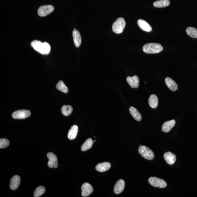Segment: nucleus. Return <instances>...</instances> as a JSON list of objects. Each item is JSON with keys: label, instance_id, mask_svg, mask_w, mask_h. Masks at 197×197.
Returning <instances> with one entry per match:
<instances>
[{"label": "nucleus", "instance_id": "obj_7", "mask_svg": "<svg viewBox=\"0 0 197 197\" xmlns=\"http://www.w3.org/2000/svg\"><path fill=\"white\" fill-rule=\"evenodd\" d=\"M31 112L28 110H21L15 112L12 114V117L15 119H24L29 117Z\"/></svg>", "mask_w": 197, "mask_h": 197}, {"label": "nucleus", "instance_id": "obj_18", "mask_svg": "<svg viewBox=\"0 0 197 197\" xmlns=\"http://www.w3.org/2000/svg\"><path fill=\"white\" fill-rule=\"evenodd\" d=\"M111 165L110 163L108 162H104L100 163L96 166V169L99 172H104L107 171L110 168Z\"/></svg>", "mask_w": 197, "mask_h": 197}, {"label": "nucleus", "instance_id": "obj_25", "mask_svg": "<svg viewBox=\"0 0 197 197\" xmlns=\"http://www.w3.org/2000/svg\"><path fill=\"white\" fill-rule=\"evenodd\" d=\"M61 111L63 115L68 116L72 113L73 108L70 105H64L61 108Z\"/></svg>", "mask_w": 197, "mask_h": 197}, {"label": "nucleus", "instance_id": "obj_10", "mask_svg": "<svg viewBox=\"0 0 197 197\" xmlns=\"http://www.w3.org/2000/svg\"><path fill=\"white\" fill-rule=\"evenodd\" d=\"M126 80L129 86L132 88H137L139 86V78L136 75L132 77L128 76L126 78Z\"/></svg>", "mask_w": 197, "mask_h": 197}, {"label": "nucleus", "instance_id": "obj_16", "mask_svg": "<svg viewBox=\"0 0 197 197\" xmlns=\"http://www.w3.org/2000/svg\"><path fill=\"white\" fill-rule=\"evenodd\" d=\"M165 83L168 88L172 91H175L178 89L177 83L169 77H166L165 79Z\"/></svg>", "mask_w": 197, "mask_h": 197}, {"label": "nucleus", "instance_id": "obj_2", "mask_svg": "<svg viewBox=\"0 0 197 197\" xmlns=\"http://www.w3.org/2000/svg\"><path fill=\"white\" fill-rule=\"evenodd\" d=\"M163 48L160 44L150 43L145 44L143 47V50L148 54H156L161 52Z\"/></svg>", "mask_w": 197, "mask_h": 197}, {"label": "nucleus", "instance_id": "obj_4", "mask_svg": "<svg viewBox=\"0 0 197 197\" xmlns=\"http://www.w3.org/2000/svg\"><path fill=\"white\" fill-rule=\"evenodd\" d=\"M125 25V19L122 18H120L113 23L112 26L113 31L115 33H121L123 32Z\"/></svg>", "mask_w": 197, "mask_h": 197}, {"label": "nucleus", "instance_id": "obj_12", "mask_svg": "<svg viewBox=\"0 0 197 197\" xmlns=\"http://www.w3.org/2000/svg\"><path fill=\"white\" fill-rule=\"evenodd\" d=\"M164 157L166 162L170 165H172L176 161V156L175 154L169 152L165 153Z\"/></svg>", "mask_w": 197, "mask_h": 197}, {"label": "nucleus", "instance_id": "obj_11", "mask_svg": "<svg viewBox=\"0 0 197 197\" xmlns=\"http://www.w3.org/2000/svg\"><path fill=\"white\" fill-rule=\"evenodd\" d=\"M21 182V178L18 175H15L12 177L10 180V187L12 190H15L18 189Z\"/></svg>", "mask_w": 197, "mask_h": 197}, {"label": "nucleus", "instance_id": "obj_8", "mask_svg": "<svg viewBox=\"0 0 197 197\" xmlns=\"http://www.w3.org/2000/svg\"><path fill=\"white\" fill-rule=\"evenodd\" d=\"M47 157L49 159L48 166L50 168H57L58 166L57 158L55 154L52 152H49L47 154Z\"/></svg>", "mask_w": 197, "mask_h": 197}, {"label": "nucleus", "instance_id": "obj_24", "mask_svg": "<svg viewBox=\"0 0 197 197\" xmlns=\"http://www.w3.org/2000/svg\"><path fill=\"white\" fill-rule=\"evenodd\" d=\"M187 34L192 38H197V29L193 27H188L186 30Z\"/></svg>", "mask_w": 197, "mask_h": 197}, {"label": "nucleus", "instance_id": "obj_19", "mask_svg": "<svg viewBox=\"0 0 197 197\" xmlns=\"http://www.w3.org/2000/svg\"><path fill=\"white\" fill-rule=\"evenodd\" d=\"M130 113L135 120L138 121H141L142 120V115L136 108L131 106L129 109Z\"/></svg>", "mask_w": 197, "mask_h": 197}, {"label": "nucleus", "instance_id": "obj_26", "mask_svg": "<svg viewBox=\"0 0 197 197\" xmlns=\"http://www.w3.org/2000/svg\"><path fill=\"white\" fill-rule=\"evenodd\" d=\"M56 88L58 90L66 93H68V88L62 81H60L56 85Z\"/></svg>", "mask_w": 197, "mask_h": 197}, {"label": "nucleus", "instance_id": "obj_1", "mask_svg": "<svg viewBox=\"0 0 197 197\" xmlns=\"http://www.w3.org/2000/svg\"><path fill=\"white\" fill-rule=\"evenodd\" d=\"M31 45L33 49L42 54H48L51 51V46L47 42H42L38 41H33Z\"/></svg>", "mask_w": 197, "mask_h": 197}, {"label": "nucleus", "instance_id": "obj_9", "mask_svg": "<svg viewBox=\"0 0 197 197\" xmlns=\"http://www.w3.org/2000/svg\"><path fill=\"white\" fill-rule=\"evenodd\" d=\"M81 189L82 190L81 195L83 197H87L91 194L94 191L92 186L88 182L84 183L83 184Z\"/></svg>", "mask_w": 197, "mask_h": 197}, {"label": "nucleus", "instance_id": "obj_13", "mask_svg": "<svg viewBox=\"0 0 197 197\" xmlns=\"http://www.w3.org/2000/svg\"><path fill=\"white\" fill-rule=\"evenodd\" d=\"M125 187V181L123 179H120L115 184L113 191L115 194H120L123 191Z\"/></svg>", "mask_w": 197, "mask_h": 197}, {"label": "nucleus", "instance_id": "obj_28", "mask_svg": "<svg viewBox=\"0 0 197 197\" xmlns=\"http://www.w3.org/2000/svg\"><path fill=\"white\" fill-rule=\"evenodd\" d=\"M9 144L10 141L8 140L5 138H1L0 139V148H6Z\"/></svg>", "mask_w": 197, "mask_h": 197}, {"label": "nucleus", "instance_id": "obj_22", "mask_svg": "<svg viewBox=\"0 0 197 197\" xmlns=\"http://www.w3.org/2000/svg\"><path fill=\"white\" fill-rule=\"evenodd\" d=\"M94 142L91 138H88L84 142L81 147V150L83 152L86 151L90 149L93 146Z\"/></svg>", "mask_w": 197, "mask_h": 197}, {"label": "nucleus", "instance_id": "obj_23", "mask_svg": "<svg viewBox=\"0 0 197 197\" xmlns=\"http://www.w3.org/2000/svg\"><path fill=\"white\" fill-rule=\"evenodd\" d=\"M170 2L169 0H159L156 1L153 3V6L156 8H165L169 5Z\"/></svg>", "mask_w": 197, "mask_h": 197}, {"label": "nucleus", "instance_id": "obj_5", "mask_svg": "<svg viewBox=\"0 0 197 197\" xmlns=\"http://www.w3.org/2000/svg\"><path fill=\"white\" fill-rule=\"evenodd\" d=\"M148 182L150 185L153 187L160 189H164L166 188L167 186L166 181L156 177H150L149 179Z\"/></svg>", "mask_w": 197, "mask_h": 197}, {"label": "nucleus", "instance_id": "obj_14", "mask_svg": "<svg viewBox=\"0 0 197 197\" xmlns=\"http://www.w3.org/2000/svg\"><path fill=\"white\" fill-rule=\"evenodd\" d=\"M176 124V121L174 120H169L165 122L163 124L161 131L165 133H168L174 126Z\"/></svg>", "mask_w": 197, "mask_h": 197}, {"label": "nucleus", "instance_id": "obj_20", "mask_svg": "<svg viewBox=\"0 0 197 197\" xmlns=\"http://www.w3.org/2000/svg\"><path fill=\"white\" fill-rule=\"evenodd\" d=\"M78 131V127L77 125H74L71 128L69 131L68 137L69 139L74 140L77 136Z\"/></svg>", "mask_w": 197, "mask_h": 197}, {"label": "nucleus", "instance_id": "obj_27", "mask_svg": "<svg viewBox=\"0 0 197 197\" xmlns=\"http://www.w3.org/2000/svg\"><path fill=\"white\" fill-rule=\"evenodd\" d=\"M45 188L44 186H39L35 189L34 193V197H40L45 193Z\"/></svg>", "mask_w": 197, "mask_h": 197}, {"label": "nucleus", "instance_id": "obj_6", "mask_svg": "<svg viewBox=\"0 0 197 197\" xmlns=\"http://www.w3.org/2000/svg\"><path fill=\"white\" fill-rule=\"evenodd\" d=\"M54 7L52 5H44L39 8L38 14L40 17H45L54 11Z\"/></svg>", "mask_w": 197, "mask_h": 197}, {"label": "nucleus", "instance_id": "obj_15", "mask_svg": "<svg viewBox=\"0 0 197 197\" xmlns=\"http://www.w3.org/2000/svg\"><path fill=\"white\" fill-rule=\"evenodd\" d=\"M138 26L143 31L149 32L152 30L151 26L146 21L142 19H139L137 21Z\"/></svg>", "mask_w": 197, "mask_h": 197}, {"label": "nucleus", "instance_id": "obj_21", "mask_svg": "<svg viewBox=\"0 0 197 197\" xmlns=\"http://www.w3.org/2000/svg\"><path fill=\"white\" fill-rule=\"evenodd\" d=\"M148 101L149 105L153 109H156L158 106V98L157 96L155 95H151L149 97Z\"/></svg>", "mask_w": 197, "mask_h": 197}, {"label": "nucleus", "instance_id": "obj_17", "mask_svg": "<svg viewBox=\"0 0 197 197\" xmlns=\"http://www.w3.org/2000/svg\"><path fill=\"white\" fill-rule=\"evenodd\" d=\"M72 35L74 45L76 47H79L81 45L82 40L80 33L77 30L75 29L73 31Z\"/></svg>", "mask_w": 197, "mask_h": 197}, {"label": "nucleus", "instance_id": "obj_3", "mask_svg": "<svg viewBox=\"0 0 197 197\" xmlns=\"http://www.w3.org/2000/svg\"><path fill=\"white\" fill-rule=\"evenodd\" d=\"M138 152L142 157L147 160H152L154 158V152L146 146H140L138 149Z\"/></svg>", "mask_w": 197, "mask_h": 197}]
</instances>
